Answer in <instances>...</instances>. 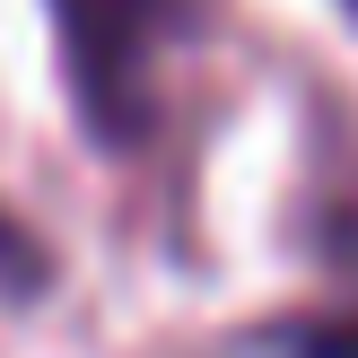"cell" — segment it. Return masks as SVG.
I'll use <instances>...</instances> for the list:
<instances>
[{
    "mask_svg": "<svg viewBox=\"0 0 358 358\" xmlns=\"http://www.w3.org/2000/svg\"><path fill=\"white\" fill-rule=\"evenodd\" d=\"M44 9L62 35V79L87 114V140L131 149L157 114L149 70H157V35H166V0H44Z\"/></svg>",
    "mask_w": 358,
    "mask_h": 358,
    "instance_id": "cell-1",
    "label": "cell"
},
{
    "mask_svg": "<svg viewBox=\"0 0 358 358\" xmlns=\"http://www.w3.org/2000/svg\"><path fill=\"white\" fill-rule=\"evenodd\" d=\"M262 358H358V315H280Z\"/></svg>",
    "mask_w": 358,
    "mask_h": 358,
    "instance_id": "cell-2",
    "label": "cell"
},
{
    "mask_svg": "<svg viewBox=\"0 0 358 358\" xmlns=\"http://www.w3.org/2000/svg\"><path fill=\"white\" fill-rule=\"evenodd\" d=\"M52 280V262H44V245L27 236L17 219H0V297H35Z\"/></svg>",
    "mask_w": 358,
    "mask_h": 358,
    "instance_id": "cell-3",
    "label": "cell"
},
{
    "mask_svg": "<svg viewBox=\"0 0 358 358\" xmlns=\"http://www.w3.org/2000/svg\"><path fill=\"white\" fill-rule=\"evenodd\" d=\"M350 9H358V0H350Z\"/></svg>",
    "mask_w": 358,
    "mask_h": 358,
    "instance_id": "cell-4",
    "label": "cell"
}]
</instances>
